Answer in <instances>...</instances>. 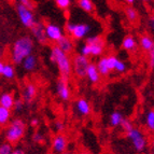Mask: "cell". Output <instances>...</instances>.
<instances>
[{"label":"cell","instance_id":"1","mask_svg":"<svg viewBox=\"0 0 154 154\" xmlns=\"http://www.w3.org/2000/svg\"><path fill=\"white\" fill-rule=\"evenodd\" d=\"M35 42L29 36H23L16 39L11 49V59L15 65H22L24 59L32 55Z\"/></svg>","mask_w":154,"mask_h":154},{"label":"cell","instance_id":"2","mask_svg":"<svg viewBox=\"0 0 154 154\" xmlns=\"http://www.w3.org/2000/svg\"><path fill=\"white\" fill-rule=\"evenodd\" d=\"M50 60L57 66L62 78L69 79L73 70H72V59L68 53L60 50L57 45L52 46L51 53H50Z\"/></svg>","mask_w":154,"mask_h":154},{"label":"cell","instance_id":"3","mask_svg":"<svg viewBox=\"0 0 154 154\" xmlns=\"http://www.w3.org/2000/svg\"><path fill=\"white\" fill-rule=\"evenodd\" d=\"M105 52V41L100 36H91L86 38L85 43L80 49V54L84 55L86 57L101 56Z\"/></svg>","mask_w":154,"mask_h":154},{"label":"cell","instance_id":"4","mask_svg":"<svg viewBox=\"0 0 154 154\" xmlns=\"http://www.w3.org/2000/svg\"><path fill=\"white\" fill-rule=\"evenodd\" d=\"M26 131V124L22 119H15L13 120L5 131V141L11 144L17 143L24 137Z\"/></svg>","mask_w":154,"mask_h":154},{"label":"cell","instance_id":"5","mask_svg":"<svg viewBox=\"0 0 154 154\" xmlns=\"http://www.w3.org/2000/svg\"><path fill=\"white\" fill-rule=\"evenodd\" d=\"M66 30L69 36L75 40H82L91 31V26L86 23H73L68 22L66 24Z\"/></svg>","mask_w":154,"mask_h":154},{"label":"cell","instance_id":"6","mask_svg":"<svg viewBox=\"0 0 154 154\" xmlns=\"http://www.w3.org/2000/svg\"><path fill=\"white\" fill-rule=\"evenodd\" d=\"M126 136L129 139V141L133 144L134 149L136 150L137 152L144 151V149L148 146V140H146V135L140 129L134 127L133 129H131L129 131L126 133Z\"/></svg>","mask_w":154,"mask_h":154},{"label":"cell","instance_id":"7","mask_svg":"<svg viewBox=\"0 0 154 154\" xmlns=\"http://www.w3.org/2000/svg\"><path fill=\"white\" fill-rule=\"evenodd\" d=\"M16 12H17L18 18H20L22 25H24V27H26V28L31 29L33 25L37 23L36 18H35V14H33L31 9L18 3L16 5Z\"/></svg>","mask_w":154,"mask_h":154},{"label":"cell","instance_id":"8","mask_svg":"<svg viewBox=\"0 0 154 154\" xmlns=\"http://www.w3.org/2000/svg\"><path fill=\"white\" fill-rule=\"evenodd\" d=\"M90 64L88 57L82 54H78L72 59V70L78 78H86V70Z\"/></svg>","mask_w":154,"mask_h":154},{"label":"cell","instance_id":"9","mask_svg":"<svg viewBox=\"0 0 154 154\" xmlns=\"http://www.w3.org/2000/svg\"><path fill=\"white\" fill-rule=\"evenodd\" d=\"M55 91H56V95L63 101H68L70 99V97H71V90H70L68 79L59 78L56 81Z\"/></svg>","mask_w":154,"mask_h":154},{"label":"cell","instance_id":"10","mask_svg":"<svg viewBox=\"0 0 154 154\" xmlns=\"http://www.w3.org/2000/svg\"><path fill=\"white\" fill-rule=\"evenodd\" d=\"M45 33H46V38L50 41L53 42H58L63 37L65 36L63 29L59 27L58 25L54 23H48L45 25Z\"/></svg>","mask_w":154,"mask_h":154},{"label":"cell","instance_id":"11","mask_svg":"<svg viewBox=\"0 0 154 154\" xmlns=\"http://www.w3.org/2000/svg\"><path fill=\"white\" fill-rule=\"evenodd\" d=\"M67 146H68V140L64 134L58 133L52 139V149L54 153L63 154L64 152H66Z\"/></svg>","mask_w":154,"mask_h":154},{"label":"cell","instance_id":"12","mask_svg":"<svg viewBox=\"0 0 154 154\" xmlns=\"http://www.w3.org/2000/svg\"><path fill=\"white\" fill-rule=\"evenodd\" d=\"M30 30L31 33H32V37L36 39L39 43H45L48 38H46L45 33V26L43 24L40 23V22H37Z\"/></svg>","mask_w":154,"mask_h":154},{"label":"cell","instance_id":"13","mask_svg":"<svg viewBox=\"0 0 154 154\" xmlns=\"http://www.w3.org/2000/svg\"><path fill=\"white\" fill-rule=\"evenodd\" d=\"M37 96V88L33 83H27L23 88L22 97L26 103H30Z\"/></svg>","mask_w":154,"mask_h":154},{"label":"cell","instance_id":"14","mask_svg":"<svg viewBox=\"0 0 154 154\" xmlns=\"http://www.w3.org/2000/svg\"><path fill=\"white\" fill-rule=\"evenodd\" d=\"M86 78L92 84H97L101 80V75H100L99 70L97 68V65L94 63H91L86 70Z\"/></svg>","mask_w":154,"mask_h":154},{"label":"cell","instance_id":"15","mask_svg":"<svg viewBox=\"0 0 154 154\" xmlns=\"http://www.w3.org/2000/svg\"><path fill=\"white\" fill-rule=\"evenodd\" d=\"M138 44L139 42L136 40V38L131 35H127V36L124 37L123 41H122V48H123L125 51L127 52H136L138 49Z\"/></svg>","mask_w":154,"mask_h":154},{"label":"cell","instance_id":"16","mask_svg":"<svg viewBox=\"0 0 154 154\" xmlns=\"http://www.w3.org/2000/svg\"><path fill=\"white\" fill-rule=\"evenodd\" d=\"M57 46L59 49L63 50L64 52L70 54L75 50V43H73V39L70 36H64L58 42H57Z\"/></svg>","mask_w":154,"mask_h":154},{"label":"cell","instance_id":"17","mask_svg":"<svg viewBox=\"0 0 154 154\" xmlns=\"http://www.w3.org/2000/svg\"><path fill=\"white\" fill-rule=\"evenodd\" d=\"M15 97L11 92H5L0 96V107L7 109H13L14 108V103H15Z\"/></svg>","mask_w":154,"mask_h":154},{"label":"cell","instance_id":"18","mask_svg":"<svg viewBox=\"0 0 154 154\" xmlns=\"http://www.w3.org/2000/svg\"><path fill=\"white\" fill-rule=\"evenodd\" d=\"M75 109H77V112L79 113L80 116H88L91 113V105L88 103V99L85 98H79V99L75 101Z\"/></svg>","mask_w":154,"mask_h":154},{"label":"cell","instance_id":"19","mask_svg":"<svg viewBox=\"0 0 154 154\" xmlns=\"http://www.w3.org/2000/svg\"><path fill=\"white\" fill-rule=\"evenodd\" d=\"M0 75L7 80L14 79L15 68L12 64H5L3 62H1V64H0Z\"/></svg>","mask_w":154,"mask_h":154},{"label":"cell","instance_id":"20","mask_svg":"<svg viewBox=\"0 0 154 154\" xmlns=\"http://www.w3.org/2000/svg\"><path fill=\"white\" fill-rule=\"evenodd\" d=\"M139 45L142 49V51L149 53L151 50L154 49V40L149 35H142L139 38Z\"/></svg>","mask_w":154,"mask_h":154},{"label":"cell","instance_id":"21","mask_svg":"<svg viewBox=\"0 0 154 154\" xmlns=\"http://www.w3.org/2000/svg\"><path fill=\"white\" fill-rule=\"evenodd\" d=\"M96 65H97V68H98V70H99L101 77H108V75H110L111 69H110V67H109V63H108L107 56L101 57Z\"/></svg>","mask_w":154,"mask_h":154},{"label":"cell","instance_id":"22","mask_svg":"<svg viewBox=\"0 0 154 154\" xmlns=\"http://www.w3.org/2000/svg\"><path fill=\"white\" fill-rule=\"evenodd\" d=\"M37 65H38V62H37V57L35 56V55H30V56H28L27 58L24 59L23 64H22V66H23L24 70L25 71H33V70L37 68Z\"/></svg>","mask_w":154,"mask_h":154},{"label":"cell","instance_id":"23","mask_svg":"<svg viewBox=\"0 0 154 154\" xmlns=\"http://www.w3.org/2000/svg\"><path fill=\"white\" fill-rule=\"evenodd\" d=\"M124 118L122 116L121 112L119 111H113L112 113L109 116V123L112 127H118V126H121L122 122H123Z\"/></svg>","mask_w":154,"mask_h":154},{"label":"cell","instance_id":"24","mask_svg":"<svg viewBox=\"0 0 154 154\" xmlns=\"http://www.w3.org/2000/svg\"><path fill=\"white\" fill-rule=\"evenodd\" d=\"M78 7L86 13H93L95 11V5L92 0H78Z\"/></svg>","mask_w":154,"mask_h":154},{"label":"cell","instance_id":"25","mask_svg":"<svg viewBox=\"0 0 154 154\" xmlns=\"http://www.w3.org/2000/svg\"><path fill=\"white\" fill-rule=\"evenodd\" d=\"M11 119V110L10 109L3 108L0 107V124L1 125H5L8 124Z\"/></svg>","mask_w":154,"mask_h":154},{"label":"cell","instance_id":"26","mask_svg":"<svg viewBox=\"0 0 154 154\" xmlns=\"http://www.w3.org/2000/svg\"><path fill=\"white\" fill-rule=\"evenodd\" d=\"M125 15L128 21L136 22L137 20H138L139 13H138V11L135 8H133V7H127V8L125 9Z\"/></svg>","mask_w":154,"mask_h":154},{"label":"cell","instance_id":"27","mask_svg":"<svg viewBox=\"0 0 154 154\" xmlns=\"http://www.w3.org/2000/svg\"><path fill=\"white\" fill-rule=\"evenodd\" d=\"M146 125L149 131H154V110H149L146 112Z\"/></svg>","mask_w":154,"mask_h":154},{"label":"cell","instance_id":"28","mask_svg":"<svg viewBox=\"0 0 154 154\" xmlns=\"http://www.w3.org/2000/svg\"><path fill=\"white\" fill-rule=\"evenodd\" d=\"M127 69H128V68H127L126 63L119 58L116 64V67H114V71L118 72V73H124V72L127 71Z\"/></svg>","mask_w":154,"mask_h":154},{"label":"cell","instance_id":"29","mask_svg":"<svg viewBox=\"0 0 154 154\" xmlns=\"http://www.w3.org/2000/svg\"><path fill=\"white\" fill-rule=\"evenodd\" d=\"M54 1L57 8L64 11L68 10L71 5V0H54Z\"/></svg>","mask_w":154,"mask_h":154},{"label":"cell","instance_id":"30","mask_svg":"<svg viewBox=\"0 0 154 154\" xmlns=\"http://www.w3.org/2000/svg\"><path fill=\"white\" fill-rule=\"evenodd\" d=\"M14 150L12 149V144L9 142H3L0 146V154H12Z\"/></svg>","mask_w":154,"mask_h":154},{"label":"cell","instance_id":"31","mask_svg":"<svg viewBox=\"0 0 154 154\" xmlns=\"http://www.w3.org/2000/svg\"><path fill=\"white\" fill-rule=\"evenodd\" d=\"M121 127H122V129L125 131V133H127V131H129L131 129L134 128V125H133V123L129 121L128 119L124 118L123 122H122V124H121Z\"/></svg>","mask_w":154,"mask_h":154},{"label":"cell","instance_id":"32","mask_svg":"<svg viewBox=\"0 0 154 154\" xmlns=\"http://www.w3.org/2000/svg\"><path fill=\"white\" fill-rule=\"evenodd\" d=\"M107 58H108L109 67H110L111 71H114V67H116V62H118L119 57H116V55H108Z\"/></svg>","mask_w":154,"mask_h":154},{"label":"cell","instance_id":"33","mask_svg":"<svg viewBox=\"0 0 154 154\" xmlns=\"http://www.w3.org/2000/svg\"><path fill=\"white\" fill-rule=\"evenodd\" d=\"M24 101L23 99H16L15 100V103H14V110L16 111V112H20V111H22L24 109Z\"/></svg>","mask_w":154,"mask_h":154},{"label":"cell","instance_id":"34","mask_svg":"<svg viewBox=\"0 0 154 154\" xmlns=\"http://www.w3.org/2000/svg\"><path fill=\"white\" fill-rule=\"evenodd\" d=\"M54 129L56 131H63L65 129V123L60 120H57L56 122L54 123Z\"/></svg>","mask_w":154,"mask_h":154},{"label":"cell","instance_id":"35","mask_svg":"<svg viewBox=\"0 0 154 154\" xmlns=\"http://www.w3.org/2000/svg\"><path fill=\"white\" fill-rule=\"evenodd\" d=\"M17 1H18V3H20V5H25V7H27V8L31 9V10L33 9V2H32V0H17Z\"/></svg>","mask_w":154,"mask_h":154},{"label":"cell","instance_id":"36","mask_svg":"<svg viewBox=\"0 0 154 154\" xmlns=\"http://www.w3.org/2000/svg\"><path fill=\"white\" fill-rule=\"evenodd\" d=\"M32 140L35 142H37V143H41V142L43 141V136H42V134L36 133L32 136Z\"/></svg>","mask_w":154,"mask_h":154},{"label":"cell","instance_id":"37","mask_svg":"<svg viewBox=\"0 0 154 154\" xmlns=\"http://www.w3.org/2000/svg\"><path fill=\"white\" fill-rule=\"evenodd\" d=\"M149 66L151 69L154 68V49L149 52Z\"/></svg>","mask_w":154,"mask_h":154},{"label":"cell","instance_id":"38","mask_svg":"<svg viewBox=\"0 0 154 154\" xmlns=\"http://www.w3.org/2000/svg\"><path fill=\"white\" fill-rule=\"evenodd\" d=\"M148 24H149V27L152 31L154 32V15L150 16L149 21H148Z\"/></svg>","mask_w":154,"mask_h":154},{"label":"cell","instance_id":"39","mask_svg":"<svg viewBox=\"0 0 154 154\" xmlns=\"http://www.w3.org/2000/svg\"><path fill=\"white\" fill-rule=\"evenodd\" d=\"M30 124H31V126L36 127V126L39 125V120H38V119H32V120H31V122H30Z\"/></svg>","mask_w":154,"mask_h":154},{"label":"cell","instance_id":"40","mask_svg":"<svg viewBox=\"0 0 154 154\" xmlns=\"http://www.w3.org/2000/svg\"><path fill=\"white\" fill-rule=\"evenodd\" d=\"M12 154H25V151L22 149H15L14 151H13Z\"/></svg>","mask_w":154,"mask_h":154},{"label":"cell","instance_id":"41","mask_svg":"<svg viewBox=\"0 0 154 154\" xmlns=\"http://www.w3.org/2000/svg\"><path fill=\"white\" fill-rule=\"evenodd\" d=\"M124 1H125L127 5H133V3L135 2V0H124Z\"/></svg>","mask_w":154,"mask_h":154},{"label":"cell","instance_id":"42","mask_svg":"<svg viewBox=\"0 0 154 154\" xmlns=\"http://www.w3.org/2000/svg\"><path fill=\"white\" fill-rule=\"evenodd\" d=\"M79 154H91V153H88V152H85V151H82V152H80Z\"/></svg>","mask_w":154,"mask_h":154},{"label":"cell","instance_id":"43","mask_svg":"<svg viewBox=\"0 0 154 154\" xmlns=\"http://www.w3.org/2000/svg\"><path fill=\"white\" fill-rule=\"evenodd\" d=\"M152 149H153V153H154V139L152 140Z\"/></svg>","mask_w":154,"mask_h":154},{"label":"cell","instance_id":"44","mask_svg":"<svg viewBox=\"0 0 154 154\" xmlns=\"http://www.w3.org/2000/svg\"><path fill=\"white\" fill-rule=\"evenodd\" d=\"M141 1H143V2H150V1H152V0H141Z\"/></svg>","mask_w":154,"mask_h":154},{"label":"cell","instance_id":"45","mask_svg":"<svg viewBox=\"0 0 154 154\" xmlns=\"http://www.w3.org/2000/svg\"><path fill=\"white\" fill-rule=\"evenodd\" d=\"M63 154H72V153H70V152H64Z\"/></svg>","mask_w":154,"mask_h":154},{"label":"cell","instance_id":"46","mask_svg":"<svg viewBox=\"0 0 154 154\" xmlns=\"http://www.w3.org/2000/svg\"><path fill=\"white\" fill-rule=\"evenodd\" d=\"M8 1H13V0H8Z\"/></svg>","mask_w":154,"mask_h":154},{"label":"cell","instance_id":"47","mask_svg":"<svg viewBox=\"0 0 154 154\" xmlns=\"http://www.w3.org/2000/svg\"><path fill=\"white\" fill-rule=\"evenodd\" d=\"M153 15H154V11H153Z\"/></svg>","mask_w":154,"mask_h":154}]
</instances>
